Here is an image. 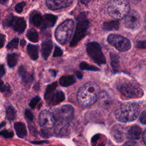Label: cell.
<instances>
[{"instance_id": "cell-1", "label": "cell", "mask_w": 146, "mask_h": 146, "mask_svg": "<svg viewBox=\"0 0 146 146\" xmlns=\"http://www.w3.org/2000/svg\"><path fill=\"white\" fill-rule=\"evenodd\" d=\"M99 94L100 89L96 83L94 82L86 83L78 92V101L82 106H90L97 100Z\"/></svg>"}, {"instance_id": "cell-2", "label": "cell", "mask_w": 146, "mask_h": 146, "mask_svg": "<svg viewBox=\"0 0 146 146\" xmlns=\"http://www.w3.org/2000/svg\"><path fill=\"white\" fill-rule=\"evenodd\" d=\"M140 111V106L136 103H126L120 105L115 111L116 119L123 123L135 120Z\"/></svg>"}, {"instance_id": "cell-3", "label": "cell", "mask_w": 146, "mask_h": 146, "mask_svg": "<svg viewBox=\"0 0 146 146\" xmlns=\"http://www.w3.org/2000/svg\"><path fill=\"white\" fill-rule=\"evenodd\" d=\"M107 10L112 17L119 19L124 18L130 11V6L126 0H111Z\"/></svg>"}, {"instance_id": "cell-4", "label": "cell", "mask_w": 146, "mask_h": 146, "mask_svg": "<svg viewBox=\"0 0 146 146\" xmlns=\"http://www.w3.org/2000/svg\"><path fill=\"white\" fill-rule=\"evenodd\" d=\"M90 22L84 13H81L77 18V23L74 36L70 42V46L73 47L83 39L87 34Z\"/></svg>"}, {"instance_id": "cell-5", "label": "cell", "mask_w": 146, "mask_h": 146, "mask_svg": "<svg viewBox=\"0 0 146 146\" xmlns=\"http://www.w3.org/2000/svg\"><path fill=\"white\" fill-rule=\"evenodd\" d=\"M74 27L72 19H67L58 26L55 32L56 40L61 44H66L70 39Z\"/></svg>"}, {"instance_id": "cell-6", "label": "cell", "mask_w": 146, "mask_h": 146, "mask_svg": "<svg viewBox=\"0 0 146 146\" xmlns=\"http://www.w3.org/2000/svg\"><path fill=\"white\" fill-rule=\"evenodd\" d=\"M86 51L90 57L98 65L106 63V58L98 42H89L86 46Z\"/></svg>"}, {"instance_id": "cell-7", "label": "cell", "mask_w": 146, "mask_h": 146, "mask_svg": "<svg viewBox=\"0 0 146 146\" xmlns=\"http://www.w3.org/2000/svg\"><path fill=\"white\" fill-rule=\"evenodd\" d=\"M118 88L124 96L129 98H139L144 94L139 86L131 82H124L119 85Z\"/></svg>"}, {"instance_id": "cell-8", "label": "cell", "mask_w": 146, "mask_h": 146, "mask_svg": "<svg viewBox=\"0 0 146 146\" xmlns=\"http://www.w3.org/2000/svg\"><path fill=\"white\" fill-rule=\"evenodd\" d=\"M107 41L119 51H127L131 47L129 40L120 35L111 34L108 36Z\"/></svg>"}, {"instance_id": "cell-9", "label": "cell", "mask_w": 146, "mask_h": 146, "mask_svg": "<svg viewBox=\"0 0 146 146\" xmlns=\"http://www.w3.org/2000/svg\"><path fill=\"white\" fill-rule=\"evenodd\" d=\"M52 113L58 122L69 123L73 117L74 108L71 106L66 104L55 109Z\"/></svg>"}, {"instance_id": "cell-10", "label": "cell", "mask_w": 146, "mask_h": 146, "mask_svg": "<svg viewBox=\"0 0 146 146\" xmlns=\"http://www.w3.org/2000/svg\"><path fill=\"white\" fill-rule=\"evenodd\" d=\"M3 26L12 27L18 33H22L26 28V22L23 18L10 15L3 22Z\"/></svg>"}, {"instance_id": "cell-11", "label": "cell", "mask_w": 146, "mask_h": 146, "mask_svg": "<svg viewBox=\"0 0 146 146\" xmlns=\"http://www.w3.org/2000/svg\"><path fill=\"white\" fill-rule=\"evenodd\" d=\"M141 23L140 14L136 10L129 11L124 17V25L126 28L131 30H135L139 28Z\"/></svg>"}, {"instance_id": "cell-12", "label": "cell", "mask_w": 146, "mask_h": 146, "mask_svg": "<svg viewBox=\"0 0 146 146\" xmlns=\"http://www.w3.org/2000/svg\"><path fill=\"white\" fill-rule=\"evenodd\" d=\"M40 125L46 128L53 127L55 123V119L53 113L48 110H43L39 115Z\"/></svg>"}, {"instance_id": "cell-13", "label": "cell", "mask_w": 146, "mask_h": 146, "mask_svg": "<svg viewBox=\"0 0 146 146\" xmlns=\"http://www.w3.org/2000/svg\"><path fill=\"white\" fill-rule=\"evenodd\" d=\"M73 0H46L47 7L53 10H56L71 6Z\"/></svg>"}, {"instance_id": "cell-14", "label": "cell", "mask_w": 146, "mask_h": 146, "mask_svg": "<svg viewBox=\"0 0 146 146\" xmlns=\"http://www.w3.org/2000/svg\"><path fill=\"white\" fill-rule=\"evenodd\" d=\"M18 74L21 77L22 82L23 85L27 87H29L33 82V75L27 72L23 66H21L19 68Z\"/></svg>"}, {"instance_id": "cell-15", "label": "cell", "mask_w": 146, "mask_h": 146, "mask_svg": "<svg viewBox=\"0 0 146 146\" xmlns=\"http://www.w3.org/2000/svg\"><path fill=\"white\" fill-rule=\"evenodd\" d=\"M57 20V17L51 14H46L42 16V19L41 24L39 26V29H46L47 28L52 27Z\"/></svg>"}, {"instance_id": "cell-16", "label": "cell", "mask_w": 146, "mask_h": 146, "mask_svg": "<svg viewBox=\"0 0 146 146\" xmlns=\"http://www.w3.org/2000/svg\"><path fill=\"white\" fill-rule=\"evenodd\" d=\"M54 132L58 135H67L70 132L69 123L64 122H58V124L55 128Z\"/></svg>"}, {"instance_id": "cell-17", "label": "cell", "mask_w": 146, "mask_h": 146, "mask_svg": "<svg viewBox=\"0 0 146 146\" xmlns=\"http://www.w3.org/2000/svg\"><path fill=\"white\" fill-rule=\"evenodd\" d=\"M42 54L43 58L46 60L49 56L52 48V42L51 39H47L42 42Z\"/></svg>"}, {"instance_id": "cell-18", "label": "cell", "mask_w": 146, "mask_h": 146, "mask_svg": "<svg viewBox=\"0 0 146 146\" xmlns=\"http://www.w3.org/2000/svg\"><path fill=\"white\" fill-rule=\"evenodd\" d=\"M64 100V94L62 91L54 92L47 100L50 104H57Z\"/></svg>"}, {"instance_id": "cell-19", "label": "cell", "mask_w": 146, "mask_h": 146, "mask_svg": "<svg viewBox=\"0 0 146 146\" xmlns=\"http://www.w3.org/2000/svg\"><path fill=\"white\" fill-rule=\"evenodd\" d=\"M14 127L17 135L20 138H24L27 136V129L25 125L22 122H17L14 124Z\"/></svg>"}, {"instance_id": "cell-20", "label": "cell", "mask_w": 146, "mask_h": 146, "mask_svg": "<svg viewBox=\"0 0 146 146\" xmlns=\"http://www.w3.org/2000/svg\"><path fill=\"white\" fill-rule=\"evenodd\" d=\"M142 129L138 125H133L130 128L128 131V137L131 139H139L141 135Z\"/></svg>"}, {"instance_id": "cell-21", "label": "cell", "mask_w": 146, "mask_h": 146, "mask_svg": "<svg viewBox=\"0 0 146 146\" xmlns=\"http://www.w3.org/2000/svg\"><path fill=\"white\" fill-rule=\"evenodd\" d=\"M42 19V16L38 11L33 12L30 17V22L35 26L39 27Z\"/></svg>"}, {"instance_id": "cell-22", "label": "cell", "mask_w": 146, "mask_h": 146, "mask_svg": "<svg viewBox=\"0 0 146 146\" xmlns=\"http://www.w3.org/2000/svg\"><path fill=\"white\" fill-rule=\"evenodd\" d=\"M27 51L31 59L35 60L38 58V46L29 44L27 47Z\"/></svg>"}, {"instance_id": "cell-23", "label": "cell", "mask_w": 146, "mask_h": 146, "mask_svg": "<svg viewBox=\"0 0 146 146\" xmlns=\"http://www.w3.org/2000/svg\"><path fill=\"white\" fill-rule=\"evenodd\" d=\"M76 80L73 75H66L62 76L59 80V82L60 86L63 87H67L74 83Z\"/></svg>"}, {"instance_id": "cell-24", "label": "cell", "mask_w": 146, "mask_h": 146, "mask_svg": "<svg viewBox=\"0 0 146 146\" xmlns=\"http://www.w3.org/2000/svg\"><path fill=\"white\" fill-rule=\"evenodd\" d=\"M119 27V22L118 21H111L106 22L103 23V28L107 31L117 30Z\"/></svg>"}, {"instance_id": "cell-25", "label": "cell", "mask_w": 146, "mask_h": 146, "mask_svg": "<svg viewBox=\"0 0 146 146\" xmlns=\"http://www.w3.org/2000/svg\"><path fill=\"white\" fill-rule=\"evenodd\" d=\"M18 56L16 53L9 54L7 55V64L10 68H13L15 67L18 62Z\"/></svg>"}, {"instance_id": "cell-26", "label": "cell", "mask_w": 146, "mask_h": 146, "mask_svg": "<svg viewBox=\"0 0 146 146\" xmlns=\"http://www.w3.org/2000/svg\"><path fill=\"white\" fill-rule=\"evenodd\" d=\"M110 55L111 58V65L113 70L116 71L118 70L119 65V56L117 54L112 52H111Z\"/></svg>"}, {"instance_id": "cell-27", "label": "cell", "mask_w": 146, "mask_h": 146, "mask_svg": "<svg viewBox=\"0 0 146 146\" xmlns=\"http://www.w3.org/2000/svg\"><path fill=\"white\" fill-rule=\"evenodd\" d=\"M16 116V111L12 106H8L6 109V119L9 121L14 120Z\"/></svg>"}, {"instance_id": "cell-28", "label": "cell", "mask_w": 146, "mask_h": 146, "mask_svg": "<svg viewBox=\"0 0 146 146\" xmlns=\"http://www.w3.org/2000/svg\"><path fill=\"white\" fill-rule=\"evenodd\" d=\"M26 36L32 42L36 43L39 40V35L36 31L34 29H30L29 30L26 34Z\"/></svg>"}, {"instance_id": "cell-29", "label": "cell", "mask_w": 146, "mask_h": 146, "mask_svg": "<svg viewBox=\"0 0 146 146\" xmlns=\"http://www.w3.org/2000/svg\"><path fill=\"white\" fill-rule=\"evenodd\" d=\"M57 87V83L54 82L50 84H49L46 90L45 94H44V99L45 100H47L51 96V95L54 92L55 90L56 87Z\"/></svg>"}, {"instance_id": "cell-30", "label": "cell", "mask_w": 146, "mask_h": 146, "mask_svg": "<svg viewBox=\"0 0 146 146\" xmlns=\"http://www.w3.org/2000/svg\"><path fill=\"white\" fill-rule=\"evenodd\" d=\"M79 67L81 70H88V71H99L100 69L98 68L97 67L91 65L88 63H87L84 62H82L80 63L79 65Z\"/></svg>"}, {"instance_id": "cell-31", "label": "cell", "mask_w": 146, "mask_h": 146, "mask_svg": "<svg viewBox=\"0 0 146 146\" xmlns=\"http://www.w3.org/2000/svg\"><path fill=\"white\" fill-rule=\"evenodd\" d=\"M0 91L6 95H9L11 93V87L9 84H5L4 82L0 79Z\"/></svg>"}, {"instance_id": "cell-32", "label": "cell", "mask_w": 146, "mask_h": 146, "mask_svg": "<svg viewBox=\"0 0 146 146\" xmlns=\"http://www.w3.org/2000/svg\"><path fill=\"white\" fill-rule=\"evenodd\" d=\"M18 43H19V38L18 37H15L7 43L6 46V48L9 50L17 48L18 46Z\"/></svg>"}, {"instance_id": "cell-33", "label": "cell", "mask_w": 146, "mask_h": 146, "mask_svg": "<svg viewBox=\"0 0 146 146\" xmlns=\"http://www.w3.org/2000/svg\"><path fill=\"white\" fill-rule=\"evenodd\" d=\"M0 136L3 137L5 139L11 138L14 136V133L12 131L8 129H4L0 131Z\"/></svg>"}, {"instance_id": "cell-34", "label": "cell", "mask_w": 146, "mask_h": 146, "mask_svg": "<svg viewBox=\"0 0 146 146\" xmlns=\"http://www.w3.org/2000/svg\"><path fill=\"white\" fill-rule=\"evenodd\" d=\"M26 5V2H21L18 3H17L15 6V10L18 13H21L23 11V7Z\"/></svg>"}, {"instance_id": "cell-35", "label": "cell", "mask_w": 146, "mask_h": 146, "mask_svg": "<svg viewBox=\"0 0 146 146\" xmlns=\"http://www.w3.org/2000/svg\"><path fill=\"white\" fill-rule=\"evenodd\" d=\"M39 101H40V98L39 96H36L31 99V100L30 101V102L29 103V105L31 108H34L36 107V106L37 105V104L39 103Z\"/></svg>"}, {"instance_id": "cell-36", "label": "cell", "mask_w": 146, "mask_h": 146, "mask_svg": "<svg viewBox=\"0 0 146 146\" xmlns=\"http://www.w3.org/2000/svg\"><path fill=\"white\" fill-rule=\"evenodd\" d=\"M25 116L27 120L32 121L33 119V115L31 110L29 109H26L25 112Z\"/></svg>"}, {"instance_id": "cell-37", "label": "cell", "mask_w": 146, "mask_h": 146, "mask_svg": "<svg viewBox=\"0 0 146 146\" xmlns=\"http://www.w3.org/2000/svg\"><path fill=\"white\" fill-rule=\"evenodd\" d=\"M62 54H63V51H62V49L58 46H56L54 54H53V56L54 57L60 56L62 55Z\"/></svg>"}, {"instance_id": "cell-38", "label": "cell", "mask_w": 146, "mask_h": 146, "mask_svg": "<svg viewBox=\"0 0 146 146\" xmlns=\"http://www.w3.org/2000/svg\"><path fill=\"white\" fill-rule=\"evenodd\" d=\"M140 121L143 124H146V113L145 110H144L140 115Z\"/></svg>"}, {"instance_id": "cell-39", "label": "cell", "mask_w": 146, "mask_h": 146, "mask_svg": "<svg viewBox=\"0 0 146 146\" xmlns=\"http://www.w3.org/2000/svg\"><path fill=\"white\" fill-rule=\"evenodd\" d=\"M136 47L139 48H145V40L137 41L136 44Z\"/></svg>"}, {"instance_id": "cell-40", "label": "cell", "mask_w": 146, "mask_h": 146, "mask_svg": "<svg viewBox=\"0 0 146 146\" xmlns=\"http://www.w3.org/2000/svg\"><path fill=\"white\" fill-rule=\"evenodd\" d=\"M5 42V35L3 34H0V48L3 47Z\"/></svg>"}, {"instance_id": "cell-41", "label": "cell", "mask_w": 146, "mask_h": 146, "mask_svg": "<svg viewBox=\"0 0 146 146\" xmlns=\"http://www.w3.org/2000/svg\"><path fill=\"white\" fill-rule=\"evenodd\" d=\"M123 146H138V145L135 141H127L125 143H124Z\"/></svg>"}, {"instance_id": "cell-42", "label": "cell", "mask_w": 146, "mask_h": 146, "mask_svg": "<svg viewBox=\"0 0 146 146\" xmlns=\"http://www.w3.org/2000/svg\"><path fill=\"white\" fill-rule=\"evenodd\" d=\"M5 74V69L3 64H0V77H2Z\"/></svg>"}, {"instance_id": "cell-43", "label": "cell", "mask_w": 146, "mask_h": 146, "mask_svg": "<svg viewBox=\"0 0 146 146\" xmlns=\"http://www.w3.org/2000/svg\"><path fill=\"white\" fill-rule=\"evenodd\" d=\"M49 72H50V73L51 74V75L53 77H55L56 76V74H57V71L56 70H50Z\"/></svg>"}, {"instance_id": "cell-44", "label": "cell", "mask_w": 146, "mask_h": 146, "mask_svg": "<svg viewBox=\"0 0 146 146\" xmlns=\"http://www.w3.org/2000/svg\"><path fill=\"white\" fill-rule=\"evenodd\" d=\"M76 76L78 77V78H79V79H82V78H83V75H82V72H80V71H76Z\"/></svg>"}, {"instance_id": "cell-45", "label": "cell", "mask_w": 146, "mask_h": 146, "mask_svg": "<svg viewBox=\"0 0 146 146\" xmlns=\"http://www.w3.org/2000/svg\"><path fill=\"white\" fill-rule=\"evenodd\" d=\"M80 3L83 5H87L91 0H79Z\"/></svg>"}, {"instance_id": "cell-46", "label": "cell", "mask_w": 146, "mask_h": 146, "mask_svg": "<svg viewBox=\"0 0 146 146\" xmlns=\"http://www.w3.org/2000/svg\"><path fill=\"white\" fill-rule=\"evenodd\" d=\"M26 40L24 39H21V45L22 46H25V44H26Z\"/></svg>"}, {"instance_id": "cell-47", "label": "cell", "mask_w": 146, "mask_h": 146, "mask_svg": "<svg viewBox=\"0 0 146 146\" xmlns=\"http://www.w3.org/2000/svg\"><path fill=\"white\" fill-rule=\"evenodd\" d=\"M9 0H0V3L2 5H6L8 3Z\"/></svg>"}, {"instance_id": "cell-48", "label": "cell", "mask_w": 146, "mask_h": 146, "mask_svg": "<svg viewBox=\"0 0 146 146\" xmlns=\"http://www.w3.org/2000/svg\"><path fill=\"white\" fill-rule=\"evenodd\" d=\"M145 133H146V131H144V132H143V141L144 143V144H145V141H146V140H145Z\"/></svg>"}, {"instance_id": "cell-49", "label": "cell", "mask_w": 146, "mask_h": 146, "mask_svg": "<svg viewBox=\"0 0 146 146\" xmlns=\"http://www.w3.org/2000/svg\"><path fill=\"white\" fill-rule=\"evenodd\" d=\"M6 125V122L5 121H3L0 124V129H1L2 128L4 127Z\"/></svg>"}]
</instances>
